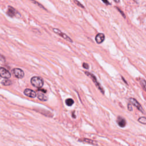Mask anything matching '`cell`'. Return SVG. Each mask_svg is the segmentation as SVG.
Instances as JSON below:
<instances>
[{"label":"cell","instance_id":"cell-16","mask_svg":"<svg viewBox=\"0 0 146 146\" xmlns=\"http://www.w3.org/2000/svg\"><path fill=\"white\" fill-rule=\"evenodd\" d=\"M138 121L144 124H146V117H140L139 118Z\"/></svg>","mask_w":146,"mask_h":146},{"label":"cell","instance_id":"cell-18","mask_svg":"<svg viewBox=\"0 0 146 146\" xmlns=\"http://www.w3.org/2000/svg\"><path fill=\"white\" fill-rule=\"evenodd\" d=\"M31 2H33V3H36V4H38V5L40 7H42V8H43V9H44V7L42 5H41L40 3H39L38 2H36V1H31Z\"/></svg>","mask_w":146,"mask_h":146},{"label":"cell","instance_id":"cell-8","mask_svg":"<svg viewBox=\"0 0 146 146\" xmlns=\"http://www.w3.org/2000/svg\"><path fill=\"white\" fill-rule=\"evenodd\" d=\"M129 102L136 107L137 108V109L138 110H139L140 111H141L142 113H144V111L141 107V106L140 105V104L134 98H129Z\"/></svg>","mask_w":146,"mask_h":146},{"label":"cell","instance_id":"cell-13","mask_svg":"<svg viewBox=\"0 0 146 146\" xmlns=\"http://www.w3.org/2000/svg\"><path fill=\"white\" fill-rule=\"evenodd\" d=\"M1 83L3 85V86H10L12 84V82L10 80H8V79H5V80H3L1 82Z\"/></svg>","mask_w":146,"mask_h":146},{"label":"cell","instance_id":"cell-17","mask_svg":"<svg viewBox=\"0 0 146 146\" xmlns=\"http://www.w3.org/2000/svg\"><path fill=\"white\" fill-rule=\"evenodd\" d=\"M74 2L75 3H76V5H78V6H80V7H82V8H84V7L82 5V3H80L79 1H76V0H74Z\"/></svg>","mask_w":146,"mask_h":146},{"label":"cell","instance_id":"cell-10","mask_svg":"<svg viewBox=\"0 0 146 146\" xmlns=\"http://www.w3.org/2000/svg\"><path fill=\"white\" fill-rule=\"evenodd\" d=\"M105 39V35L103 33H99L95 36V40L97 43H102Z\"/></svg>","mask_w":146,"mask_h":146},{"label":"cell","instance_id":"cell-5","mask_svg":"<svg viewBox=\"0 0 146 146\" xmlns=\"http://www.w3.org/2000/svg\"><path fill=\"white\" fill-rule=\"evenodd\" d=\"M7 14L10 16V17H20V14L19 13L15 10V9L13 8L11 6H9L8 7V9L7 11Z\"/></svg>","mask_w":146,"mask_h":146},{"label":"cell","instance_id":"cell-2","mask_svg":"<svg viewBox=\"0 0 146 146\" xmlns=\"http://www.w3.org/2000/svg\"><path fill=\"white\" fill-rule=\"evenodd\" d=\"M85 74L92 79V80L93 81V82L94 83V84H95L96 87L100 91V92L102 94H104V90L102 88V87L101 86V85L99 84V83L97 81V79H96V78L95 77V76L94 75H93L92 74H91V73L89 72H87V71H86Z\"/></svg>","mask_w":146,"mask_h":146},{"label":"cell","instance_id":"cell-12","mask_svg":"<svg viewBox=\"0 0 146 146\" xmlns=\"http://www.w3.org/2000/svg\"><path fill=\"white\" fill-rule=\"evenodd\" d=\"M79 141H83V142H86V143H90V144H94V145H95L96 144L95 141H94L92 140L88 139H83L79 140Z\"/></svg>","mask_w":146,"mask_h":146},{"label":"cell","instance_id":"cell-9","mask_svg":"<svg viewBox=\"0 0 146 146\" xmlns=\"http://www.w3.org/2000/svg\"><path fill=\"white\" fill-rule=\"evenodd\" d=\"M23 93L25 95H26L27 96H28L29 98H35L36 96V92L34 91H33L31 89H29V88L25 89L23 91Z\"/></svg>","mask_w":146,"mask_h":146},{"label":"cell","instance_id":"cell-15","mask_svg":"<svg viewBox=\"0 0 146 146\" xmlns=\"http://www.w3.org/2000/svg\"><path fill=\"white\" fill-rule=\"evenodd\" d=\"M140 84L141 85V86L143 87V89L146 92V80H145L144 79H140Z\"/></svg>","mask_w":146,"mask_h":146},{"label":"cell","instance_id":"cell-21","mask_svg":"<svg viewBox=\"0 0 146 146\" xmlns=\"http://www.w3.org/2000/svg\"><path fill=\"white\" fill-rule=\"evenodd\" d=\"M117 8V9L118 10V11L120 13H121V14H122V15H123V17H124V18H125V16L124 15V13H123V11H121V10H120V9H119V8H118V7H116Z\"/></svg>","mask_w":146,"mask_h":146},{"label":"cell","instance_id":"cell-14","mask_svg":"<svg viewBox=\"0 0 146 146\" xmlns=\"http://www.w3.org/2000/svg\"><path fill=\"white\" fill-rule=\"evenodd\" d=\"M66 105L67 106H71L73 104H74V100H73V99H71V98H68V99H67L66 100Z\"/></svg>","mask_w":146,"mask_h":146},{"label":"cell","instance_id":"cell-20","mask_svg":"<svg viewBox=\"0 0 146 146\" xmlns=\"http://www.w3.org/2000/svg\"><path fill=\"white\" fill-rule=\"evenodd\" d=\"M0 60L2 62H5V58L1 54H0Z\"/></svg>","mask_w":146,"mask_h":146},{"label":"cell","instance_id":"cell-23","mask_svg":"<svg viewBox=\"0 0 146 146\" xmlns=\"http://www.w3.org/2000/svg\"><path fill=\"white\" fill-rule=\"evenodd\" d=\"M103 2L104 3H106L107 5V4H108V5H110V3H109L108 1H103Z\"/></svg>","mask_w":146,"mask_h":146},{"label":"cell","instance_id":"cell-7","mask_svg":"<svg viewBox=\"0 0 146 146\" xmlns=\"http://www.w3.org/2000/svg\"><path fill=\"white\" fill-rule=\"evenodd\" d=\"M13 73L14 74V75L17 78H19V79H21L22 78L24 75H25V74H24V72L23 70H22L20 68H14L13 70Z\"/></svg>","mask_w":146,"mask_h":146},{"label":"cell","instance_id":"cell-24","mask_svg":"<svg viewBox=\"0 0 146 146\" xmlns=\"http://www.w3.org/2000/svg\"><path fill=\"white\" fill-rule=\"evenodd\" d=\"M122 79H123V80H124V83H126V84H127V82H126V80H124V78H123V77H122Z\"/></svg>","mask_w":146,"mask_h":146},{"label":"cell","instance_id":"cell-6","mask_svg":"<svg viewBox=\"0 0 146 146\" xmlns=\"http://www.w3.org/2000/svg\"><path fill=\"white\" fill-rule=\"evenodd\" d=\"M0 76L5 79H9L11 77V74L4 67H0Z\"/></svg>","mask_w":146,"mask_h":146},{"label":"cell","instance_id":"cell-19","mask_svg":"<svg viewBox=\"0 0 146 146\" xmlns=\"http://www.w3.org/2000/svg\"><path fill=\"white\" fill-rule=\"evenodd\" d=\"M83 67L84 68H86V69H88V68H89L88 64L87 63H83Z\"/></svg>","mask_w":146,"mask_h":146},{"label":"cell","instance_id":"cell-22","mask_svg":"<svg viewBox=\"0 0 146 146\" xmlns=\"http://www.w3.org/2000/svg\"><path fill=\"white\" fill-rule=\"evenodd\" d=\"M128 109L129 111H132V108L131 107V104H128Z\"/></svg>","mask_w":146,"mask_h":146},{"label":"cell","instance_id":"cell-1","mask_svg":"<svg viewBox=\"0 0 146 146\" xmlns=\"http://www.w3.org/2000/svg\"><path fill=\"white\" fill-rule=\"evenodd\" d=\"M31 84L35 87L40 88L43 86L44 81L42 78L40 76H33L30 80Z\"/></svg>","mask_w":146,"mask_h":146},{"label":"cell","instance_id":"cell-3","mask_svg":"<svg viewBox=\"0 0 146 146\" xmlns=\"http://www.w3.org/2000/svg\"><path fill=\"white\" fill-rule=\"evenodd\" d=\"M53 31H54L55 34H58V35L60 36H61L62 38H63L64 39L66 40L67 41H68V42H73L71 38H70L67 35H66V34L63 33V32H62V31H61L60 30H59V29H56V28H54V29H53Z\"/></svg>","mask_w":146,"mask_h":146},{"label":"cell","instance_id":"cell-11","mask_svg":"<svg viewBox=\"0 0 146 146\" xmlns=\"http://www.w3.org/2000/svg\"><path fill=\"white\" fill-rule=\"evenodd\" d=\"M116 121H117L118 125L121 127H125V125L126 124V120L123 117H122L121 116L117 117Z\"/></svg>","mask_w":146,"mask_h":146},{"label":"cell","instance_id":"cell-4","mask_svg":"<svg viewBox=\"0 0 146 146\" xmlns=\"http://www.w3.org/2000/svg\"><path fill=\"white\" fill-rule=\"evenodd\" d=\"M45 92H46V90H38L36 93L37 98L41 101H47L48 99V97L44 94Z\"/></svg>","mask_w":146,"mask_h":146}]
</instances>
